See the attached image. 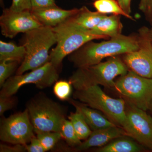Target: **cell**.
<instances>
[{
  "instance_id": "obj_3",
  "label": "cell",
  "mask_w": 152,
  "mask_h": 152,
  "mask_svg": "<svg viewBox=\"0 0 152 152\" xmlns=\"http://www.w3.org/2000/svg\"><path fill=\"white\" fill-rule=\"evenodd\" d=\"M129 71L123 60L115 56L94 65L77 68L69 81L75 90L95 85L110 88L114 87V80L117 76L124 75Z\"/></svg>"
},
{
  "instance_id": "obj_1",
  "label": "cell",
  "mask_w": 152,
  "mask_h": 152,
  "mask_svg": "<svg viewBox=\"0 0 152 152\" xmlns=\"http://www.w3.org/2000/svg\"><path fill=\"white\" fill-rule=\"evenodd\" d=\"M139 47L137 34H121L101 42L90 41L69 55L68 58L76 68L88 67L100 63L105 58L124 55L136 50Z\"/></svg>"
},
{
  "instance_id": "obj_15",
  "label": "cell",
  "mask_w": 152,
  "mask_h": 152,
  "mask_svg": "<svg viewBox=\"0 0 152 152\" xmlns=\"http://www.w3.org/2000/svg\"><path fill=\"white\" fill-rule=\"evenodd\" d=\"M68 100L75 108L76 111L82 114L92 131L118 126L109 120L104 115H103L98 111L97 110L89 107L85 104H80L78 102L72 99H69Z\"/></svg>"
},
{
  "instance_id": "obj_11",
  "label": "cell",
  "mask_w": 152,
  "mask_h": 152,
  "mask_svg": "<svg viewBox=\"0 0 152 152\" xmlns=\"http://www.w3.org/2000/svg\"><path fill=\"white\" fill-rule=\"evenodd\" d=\"M137 35L138 48L123 55V61L131 70L142 77L152 78V42L149 28H141Z\"/></svg>"
},
{
  "instance_id": "obj_7",
  "label": "cell",
  "mask_w": 152,
  "mask_h": 152,
  "mask_svg": "<svg viewBox=\"0 0 152 152\" xmlns=\"http://www.w3.org/2000/svg\"><path fill=\"white\" fill-rule=\"evenodd\" d=\"M114 87L126 102L145 111L152 108V78L129 70L115 81Z\"/></svg>"
},
{
  "instance_id": "obj_26",
  "label": "cell",
  "mask_w": 152,
  "mask_h": 152,
  "mask_svg": "<svg viewBox=\"0 0 152 152\" xmlns=\"http://www.w3.org/2000/svg\"><path fill=\"white\" fill-rule=\"evenodd\" d=\"M10 9L15 12L31 11L32 10L31 0H12Z\"/></svg>"
},
{
  "instance_id": "obj_32",
  "label": "cell",
  "mask_w": 152,
  "mask_h": 152,
  "mask_svg": "<svg viewBox=\"0 0 152 152\" xmlns=\"http://www.w3.org/2000/svg\"><path fill=\"white\" fill-rule=\"evenodd\" d=\"M150 6V0H140L139 9L144 13L147 14Z\"/></svg>"
},
{
  "instance_id": "obj_5",
  "label": "cell",
  "mask_w": 152,
  "mask_h": 152,
  "mask_svg": "<svg viewBox=\"0 0 152 152\" xmlns=\"http://www.w3.org/2000/svg\"><path fill=\"white\" fill-rule=\"evenodd\" d=\"M73 97L82 103L104 114L109 120L122 127L126 118V102L106 94L98 85L76 90Z\"/></svg>"
},
{
  "instance_id": "obj_22",
  "label": "cell",
  "mask_w": 152,
  "mask_h": 152,
  "mask_svg": "<svg viewBox=\"0 0 152 152\" xmlns=\"http://www.w3.org/2000/svg\"><path fill=\"white\" fill-rule=\"evenodd\" d=\"M59 132L67 143L72 147H76L82 143L81 141L76 134L72 123L69 120L63 121Z\"/></svg>"
},
{
  "instance_id": "obj_10",
  "label": "cell",
  "mask_w": 152,
  "mask_h": 152,
  "mask_svg": "<svg viewBox=\"0 0 152 152\" xmlns=\"http://www.w3.org/2000/svg\"><path fill=\"white\" fill-rule=\"evenodd\" d=\"M34 134L26 108L1 121L0 140L4 142L26 145L36 137Z\"/></svg>"
},
{
  "instance_id": "obj_14",
  "label": "cell",
  "mask_w": 152,
  "mask_h": 152,
  "mask_svg": "<svg viewBox=\"0 0 152 152\" xmlns=\"http://www.w3.org/2000/svg\"><path fill=\"white\" fill-rule=\"evenodd\" d=\"M79 9L64 10L58 6L31 10L32 13L37 20L45 26L54 27L74 16Z\"/></svg>"
},
{
  "instance_id": "obj_27",
  "label": "cell",
  "mask_w": 152,
  "mask_h": 152,
  "mask_svg": "<svg viewBox=\"0 0 152 152\" xmlns=\"http://www.w3.org/2000/svg\"><path fill=\"white\" fill-rule=\"evenodd\" d=\"M12 96L0 97V116H1L4 113L11 110L15 105V99Z\"/></svg>"
},
{
  "instance_id": "obj_29",
  "label": "cell",
  "mask_w": 152,
  "mask_h": 152,
  "mask_svg": "<svg viewBox=\"0 0 152 152\" xmlns=\"http://www.w3.org/2000/svg\"><path fill=\"white\" fill-rule=\"evenodd\" d=\"M32 10L57 6L55 0H31Z\"/></svg>"
},
{
  "instance_id": "obj_19",
  "label": "cell",
  "mask_w": 152,
  "mask_h": 152,
  "mask_svg": "<svg viewBox=\"0 0 152 152\" xmlns=\"http://www.w3.org/2000/svg\"><path fill=\"white\" fill-rule=\"evenodd\" d=\"M26 50L24 46L17 45L13 42L0 41V61H13L19 63L24 59Z\"/></svg>"
},
{
  "instance_id": "obj_17",
  "label": "cell",
  "mask_w": 152,
  "mask_h": 152,
  "mask_svg": "<svg viewBox=\"0 0 152 152\" xmlns=\"http://www.w3.org/2000/svg\"><path fill=\"white\" fill-rule=\"evenodd\" d=\"M106 15H107L101 13L97 11L92 12L86 7L83 6L79 9L78 12L71 18L80 27L91 31Z\"/></svg>"
},
{
  "instance_id": "obj_16",
  "label": "cell",
  "mask_w": 152,
  "mask_h": 152,
  "mask_svg": "<svg viewBox=\"0 0 152 152\" xmlns=\"http://www.w3.org/2000/svg\"><path fill=\"white\" fill-rule=\"evenodd\" d=\"M123 28L121 16L113 15L104 17L90 31L97 35L104 36L110 39L122 34Z\"/></svg>"
},
{
  "instance_id": "obj_28",
  "label": "cell",
  "mask_w": 152,
  "mask_h": 152,
  "mask_svg": "<svg viewBox=\"0 0 152 152\" xmlns=\"http://www.w3.org/2000/svg\"><path fill=\"white\" fill-rule=\"evenodd\" d=\"M26 148L28 152H46L37 137L32 139L30 144L26 145Z\"/></svg>"
},
{
  "instance_id": "obj_13",
  "label": "cell",
  "mask_w": 152,
  "mask_h": 152,
  "mask_svg": "<svg viewBox=\"0 0 152 152\" xmlns=\"http://www.w3.org/2000/svg\"><path fill=\"white\" fill-rule=\"evenodd\" d=\"M127 136V134L125 130L118 126L92 131L89 137L84 142L76 147V150L85 151L93 147L100 148L115 139Z\"/></svg>"
},
{
  "instance_id": "obj_2",
  "label": "cell",
  "mask_w": 152,
  "mask_h": 152,
  "mask_svg": "<svg viewBox=\"0 0 152 152\" xmlns=\"http://www.w3.org/2000/svg\"><path fill=\"white\" fill-rule=\"evenodd\" d=\"M72 18V17H71ZM71 18L53 28L56 45L50 53V61L58 69L63 60L90 41L109 38L97 35L80 27Z\"/></svg>"
},
{
  "instance_id": "obj_34",
  "label": "cell",
  "mask_w": 152,
  "mask_h": 152,
  "mask_svg": "<svg viewBox=\"0 0 152 152\" xmlns=\"http://www.w3.org/2000/svg\"><path fill=\"white\" fill-rule=\"evenodd\" d=\"M149 34L150 37H151L152 42V28H149Z\"/></svg>"
},
{
  "instance_id": "obj_8",
  "label": "cell",
  "mask_w": 152,
  "mask_h": 152,
  "mask_svg": "<svg viewBox=\"0 0 152 152\" xmlns=\"http://www.w3.org/2000/svg\"><path fill=\"white\" fill-rule=\"evenodd\" d=\"M58 69L50 62L22 75L12 76L1 87L0 97L12 96L25 85L33 84L40 89L51 86L58 80Z\"/></svg>"
},
{
  "instance_id": "obj_6",
  "label": "cell",
  "mask_w": 152,
  "mask_h": 152,
  "mask_svg": "<svg viewBox=\"0 0 152 152\" xmlns=\"http://www.w3.org/2000/svg\"><path fill=\"white\" fill-rule=\"evenodd\" d=\"M26 106L36 134L60 132L66 113L59 104L46 96H39L29 101Z\"/></svg>"
},
{
  "instance_id": "obj_33",
  "label": "cell",
  "mask_w": 152,
  "mask_h": 152,
  "mask_svg": "<svg viewBox=\"0 0 152 152\" xmlns=\"http://www.w3.org/2000/svg\"><path fill=\"white\" fill-rule=\"evenodd\" d=\"M147 14L148 15L152 17V0H150L149 8Z\"/></svg>"
},
{
  "instance_id": "obj_24",
  "label": "cell",
  "mask_w": 152,
  "mask_h": 152,
  "mask_svg": "<svg viewBox=\"0 0 152 152\" xmlns=\"http://www.w3.org/2000/svg\"><path fill=\"white\" fill-rule=\"evenodd\" d=\"M72 86L69 81H57L55 83L54 86V94L60 100H68L72 94Z\"/></svg>"
},
{
  "instance_id": "obj_31",
  "label": "cell",
  "mask_w": 152,
  "mask_h": 152,
  "mask_svg": "<svg viewBox=\"0 0 152 152\" xmlns=\"http://www.w3.org/2000/svg\"><path fill=\"white\" fill-rule=\"evenodd\" d=\"M117 1L125 12L128 15H131V12H132L131 10L132 0H117Z\"/></svg>"
},
{
  "instance_id": "obj_25",
  "label": "cell",
  "mask_w": 152,
  "mask_h": 152,
  "mask_svg": "<svg viewBox=\"0 0 152 152\" xmlns=\"http://www.w3.org/2000/svg\"><path fill=\"white\" fill-rule=\"evenodd\" d=\"M19 62L13 61H0V88L16 70Z\"/></svg>"
},
{
  "instance_id": "obj_9",
  "label": "cell",
  "mask_w": 152,
  "mask_h": 152,
  "mask_svg": "<svg viewBox=\"0 0 152 152\" xmlns=\"http://www.w3.org/2000/svg\"><path fill=\"white\" fill-rule=\"evenodd\" d=\"M122 128L128 137L152 151V116L146 111L126 102V118Z\"/></svg>"
},
{
  "instance_id": "obj_23",
  "label": "cell",
  "mask_w": 152,
  "mask_h": 152,
  "mask_svg": "<svg viewBox=\"0 0 152 152\" xmlns=\"http://www.w3.org/2000/svg\"><path fill=\"white\" fill-rule=\"evenodd\" d=\"M36 134L37 138L40 142L46 151L51 150L62 138L61 135L59 132H42Z\"/></svg>"
},
{
  "instance_id": "obj_21",
  "label": "cell",
  "mask_w": 152,
  "mask_h": 152,
  "mask_svg": "<svg viewBox=\"0 0 152 152\" xmlns=\"http://www.w3.org/2000/svg\"><path fill=\"white\" fill-rule=\"evenodd\" d=\"M68 119L72 123L77 135L80 140H86L92 131L86 122L82 114L76 111L75 113H71Z\"/></svg>"
},
{
  "instance_id": "obj_12",
  "label": "cell",
  "mask_w": 152,
  "mask_h": 152,
  "mask_svg": "<svg viewBox=\"0 0 152 152\" xmlns=\"http://www.w3.org/2000/svg\"><path fill=\"white\" fill-rule=\"evenodd\" d=\"M42 26L31 11L15 12L10 8L4 9L0 17L2 34L10 39L20 33L25 34Z\"/></svg>"
},
{
  "instance_id": "obj_35",
  "label": "cell",
  "mask_w": 152,
  "mask_h": 152,
  "mask_svg": "<svg viewBox=\"0 0 152 152\" xmlns=\"http://www.w3.org/2000/svg\"><path fill=\"white\" fill-rule=\"evenodd\" d=\"M150 111H151V113H152V108L151 109V110Z\"/></svg>"
},
{
  "instance_id": "obj_18",
  "label": "cell",
  "mask_w": 152,
  "mask_h": 152,
  "mask_svg": "<svg viewBox=\"0 0 152 152\" xmlns=\"http://www.w3.org/2000/svg\"><path fill=\"white\" fill-rule=\"evenodd\" d=\"M143 146L130 139L124 137L115 139L104 146L99 148L97 152H139L144 151Z\"/></svg>"
},
{
  "instance_id": "obj_30",
  "label": "cell",
  "mask_w": 152,
  "mask_h": 152,
  "mask_svg": "<svg viewBox=\"0 0 152 152\" xmlns=\"http://www.w3.org/2000/svg\"><path fill=\"white\" fill-rule=\"evenodd\" d=\"M26 145L16 144L14 146H10L5 144L0 145L1 152H27Z\"/></svg>"
},
{
  "instance_id": "obj_20",
  "label": "cell",
  "mask_w": 152,
  "mask_h": 152,
  "mask_svg": "<svg viewBox=\"0 0 152 152\" xmlns=\"http://www.w3.org/2000/svg\"><path fill=\"white\" fill-rule=\"evenodd\" d=\"M93 5L96 11L101 13L123 16L127 18L135 20L131 15L125 12L117 0H96Z\"/></svg>"
},
{
  "instance_id": "obj_4",
  "label": "cell",
  "mask_w": 152,
  "mask_h": 152,
  "mask_svg": "<svg viewBox=\"0 0 152 152\" xmlns=\"http://www.w3.org/2000/svg\"><path fill=\"white\" fill-rule=\"evenodd\" d=\"M56 42L51 27L42 26L25 33L23 45L26 49V56L16 75L35 69L50 61L49 50Z\"/></svg>"
}]
</instances>
